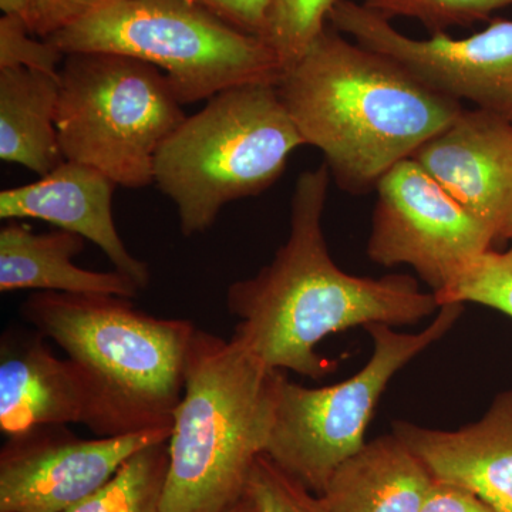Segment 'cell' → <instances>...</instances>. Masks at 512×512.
I'll return each mask as SVG.
<instances>
[{"mask_svg": "<svg viewBox=\"0 0 512 512\" xmlns=\"http://www.w3.org/2000/svg\"><path fill=\"white\" fill-rule=\"evenodd\" d=\"M36 329H8L0 339V431L84 424L87 394L72 360L60 359Z\"/></svg>", "mask_w": 512, "mask_h": 512, "instance_id": "obj_15", "label": "cell"}, {"mask_svg": "<svg viewBox=\"0 0 512 512\" xmlns=\"http://www.w3.org/2000/svg\"><path fill=\"white\" fill-rule=\"evenodd\" d=\"M249 35L264 36L272 0H192Z\"/></svg>", "mask_w": 512, "mask_h": 512, "instance_id": "obj_26", "label": "cell"}, {"mask_svg": "<svg viewBox=\"0 0 512 512\" xmlns=\"http://www.w3.org/2000/svg\"><path fill=\"white\" fill-rule=\"evenodd\" d=\"M284 377L237 340L195 329L168 439L163 512H225L247 494Z\"/></svg>", "mask_w": 512, "mask_h": 512, "instance_id": "obj_4", "label": "cell"}, {"mask_svg": "<svg viewBox=\"0 0 512 512\" xmlns=\"http://www.w3.org/2000/svg\"><path fill=\"white\" fill-rule=\"evenodd\" d=\"M23 20L2 16L0 19V69L25 67L37 72L59 74L64 55L49 40L33 39Z\"/></svg>", "mask_w": 512, "mask_h": 512, "instance_id": "obj_24", "label": "cell"}, {"mask_svg": "<svg viewBox=\"0 0 512 512\" xmlns=\"http://www.w3.org/2000/svg\"><path fill=\"white\" fill-rule=\"evenodd\" d=\"M111 295L37 292L20 306L30 328L55 342L79 370L97 437L173 429L195 326L138 311Z\"/></svg>", "mask_w": 512, "mask_h": 512, "instance_id": "obj_3", "label": "cell"}, {"mask_svg": "<svg viewBox=\"0 0 512 512\" xmlns=\"http://www.w3.org/2000/svg\"><path fill=\"white\" fill-rule=\"evenodd\" d=\"M433 476L396 434L340 464L320 497L330 512H420Z\"/></svg>", "mask_w": 512, "mask_h": 512, "instance_id": "obj_17", "label": "cell"}, {"mask_svg": "<svg viewBox=\"0 0 512 512\" xmlns=\"http://www.w3.org/2000/svg\"><path fill=\"white\" fill-rule=\"evenodd\" d=\"M168 440L141 448L109 483L66 512H163Z\"/></svg>", "mask_w": 512, "mask_h": 512, "instance_id": "obj_19", "label": "cell"}, {"mask_svg": "<svg viewBox=\"0 0 512 512\" xmlns=\"http://www.w3.org/2000/svg\"><path fill=\"white\" fill-rule=\"evenodd\" d=\"M328 23L353 42L375 50L434 92L512 121V20L494 19L474 35L454 39L434 33L413 39L390 20L355 0H336Z\"/></svg>", "mask_w": 512, "mask_h": 512, "instance_id": "obj_10", "label": "cell"}, {"mask_svg": "<svg viewBox=\"0 0 512 512\" xmlns=\"http://www.w3.org/2000/svg\"><path fill=\"white\" fill-rule=\"evenodd\" d=\"M46 40L64 56L116 53L151 64L183 106L244 84H276L284 73L262 37L192 0H110Z\"/></svg>", "mask_w": 512, "mask_h": 512, "instance_id": "obj_6", "label": "cell"}, {"mask_svg": "<svg viewBox=\"0 0 512 512\" xmlns=\"http://www.w3.org/2000/svg\"><path fill=\"white\" fill-rule=\"evenodd\" d=\"M225 512H258V508H256L251 495L247 493L244 495V497L241 498V500L238 501L237 504L232 505V507Z\"/></svg>", "mask_w": 512, "mask_h": 512, "instance_id": "obj_29", "label": "cell"}, {"mask_svg": "<svg viewBox=\"0 0 512 512\" xmlns=\"http://www.w3.org/2000/svg\"><path fill=\"white\" fill-rule=\"evenodd\" d=\"M439 311L419 333L396 332L384 323L366 326L373 342L372 356L362 370L343 382L311 389L284 377L266 456L322 495L340 464L365 446L367 426L387 384L453 328L464 305L446 303Z\"/></svg>", "mask_w": 512, "mask_h": 512, "instance_id": "obj_8", "label": "cell"}, {"mask_svg": "<svg viewBox=\"0 0 512 512\" xmlns=\"http://www.w3.org/2000/svg\"><path fill=\"white\" fill-rule=\"evenodd\" d=\"M173 429L80 439L64 424L6 437L0 448V512H66L96 494L141 448Z\"/></svg>", "mask_w": 512, "mask_h": 512, "instance_id": "obj_11", "label": "cell"}, {"mask_svg": "<svg viewBox=\"0 0 512 512\" xmlns=\"http://www.w3.org/2000/svg\"><path fill=\"white\" fill-rule=\"evenodd\" d=\"M367 255L383 266L409 265L437 293L476 256L493 247V231L464 208L413 157L376 185Z\"/></svg>", "mask_w": 512, "mask_h": 512, "instance_id": "obj_9", "label": "cell"}, {"mask_svg": "<svg viewBox=\"0 0 512 512\" xmlns=\"http://www.w3.org/2000/svg\"><path fill=\"white\" fill-rule=\"evenodd\" d=\"M117 184L90 165L64 160L36 183L0 192V218L49 222L93 242L114 266L141 289L150 284V269L131 255L113 218Z\"/></svg>", "mask_w": 512, "mask_h": 512, "instance_id": "obj_13", "label": "cell"}, {"mask_svg": "<svg viewBox=\"0 0 512 512\" xmlns=\"http://www.w3.org/2000/svg\"><path fill=\"white\" fill-rule=\"evenodd\" d=\"M59 76L64 160L131 190L153 184L158 148L187 117L165 74L134 57L96 52L64 56Z\"/></svg>", "mask_w": 512, "mask_h": 512, "instance_id": "obj_7", "label": "cell"}, {"mask_svg": "<svg viewBox=\"0 0 512 512\" xmlns=\"http://www.w3.org/2000/svg\"><path fill=\"white\" fill-rule=\"evenodd\" d=\"M507 241L511 242V249H512V231L510 232V235H508Z\"/></svg>", "mask_w": 512, "mask_h": 512, "instance_id": "obj_30", "label": "cell"}, {"mask_svg": "<svg viewBox=\"0 0 512 512\" xmlns=\"http://www.w3.org/2000/svg\"><path fill=\"white\" fill-rule=\"evenodd\" d=\"M0 9H2L3 16L23 20L28 25L30 32H32V0H0Z\"/></svg>", "mask_w": 512, "mask_h": 512, "instance_id": "obj_28", "label": "cell"}, {"mask_svg": "<svg viewBox=\"0 0 512 512\" xmlns=\"http://www.w3.org/2000/svg\"><path fill=\"white\" fill-rule=\"evenodd\" d=\"M60 76L0 69V158L43 177L63 163L56 116Z\"/></svg>", "mask_w": 512, "mask_h": 512, "instance_id": "obj_18", "label": "cell"}, {"mask_svg": "<svg viewBox=\"0 0 512 512\" xmlns=\"http://www.w3.org/2000/svg\"><path fill=\"white\" fill-rule=\"evenodd\" d=\"M84 244L86 239L64 229L36 234L18 220L6 222L0 229V292L33 289L126 299L140 295L143 289L120 272L89 271L74 264Z\"/></svg>", "mask_w": 512, "mask_h": 512, "instance_id": "obj_16", "label": "cell"}, {"mask_svg": "<svg viewBox=\"0 0 512 512\" xmlns=\"http://www.w3.org/2000/svg\"><path fill=\"white\" fill-rule=\"evenodd\" d=\"M478 220L507 241L512 231V121L483 109L458 114L413 154Z\"/></svg>", "mask_w": 512, "mask_h": 512, "instance_id": "obj_12", "label": "cell"}, {"mask_svg": "<svg viewBox=\"0 0 512 512\" xmlns=\"http://www.w3.org/2000/svg\"><path fill=\"white\" fill-rule=\"evenodd\" d=\"M434 295L440 306L478 303L512 318V249L498 252L491 248L476 256Z\"/></svg>", "mask_w": 512, "mask_h": 512, "instance_id": "obj_21", "label": "cell"}, {"mask_svg": "<svg viewBox=\"0 0 512 512\" xmlns=\"http://www.w3.org/2000/svg\"><path fill=\"white\" fill-rule=\"evenodd\" d=\"M302 146L276 84L232 87L165 138L153 184L173 202L184 237H194L212 228L231 202L272 187Z\"/></svg>", "mask_w": 512, "mask_h": 512, "instance_id": "obj_5", "label": "cell"}, {"mask_svg": "<svg viewBox=\"0 0 512 512\" xmlns=\"http://www.w3.org/2000/svg\"><path fill=\"white\" fill-rule=\"evenodd\" d=\"M336 0H272L262 39L274 50L282 69L299 62L328 26Z\"/></svg>", "mask_w": 512, "mask_h": 512, "instance_id": "obj_20", "label": "cell"}, {"mask_svg": "<svg viewBox=\"0 0 512 512\" xmlns=\"http://www.w3.org/2000/svg\"><path fill=\"white\" fill-rule=\"evenodd\" d=\"M420 512H497L476 493L453 483L433 478Z\"/></svg>", "mask_w": 512, "mask_h": 512, "instance_id": "obj_27", "label": "cell"}, {"mask_svg": "<svg viewBox=\"0 0 512 512\" xmlns=\"http://www.w3.org/2000/svg\"><path fill=\"white\" fill-rule=\"evenodd\" d=\"M330 177L325 163L299 175L285 244L258 274L227 292L228 311L238 318L232 339L271 369L312 379L335 366L318 353L332 333L373 323L414 325L440 309L434 292L412 276L362 278L335 264L322 228Z\"/></svg>", "mask_w": 512, "mask_h": 512, "instance_id": "obj_1", "label": "cell"}, {"mask_svg": "<svg viewBox=\"0 0 512 512\" xmlns=\"http://www.w3.org/2000/svg\"><path fill=\"white\" fill-rule=\"evenodd\" d=\"M363 8L390 20L416 19L431 35L456 26L488 20L494 12L512 6V0H355Z\"/></svg>", "mask_w": 512, "mask_h": 512, "instance_id": "obj_22", "label": "cell"}, {"mask_svg": "<svg viewBox=\"0 0 512 512\" xmlns=\"http://www.w3.org/2000/svg\"><path fill=\"white\" fill-rule=\"evenodd\" d=\"M110 0H32L35 36L47 39L86 18Z\"/></svg>", "mask_w": 512, "mask_h": 512, "instance_id": "obj_25", "label": "cell"}, {"mask_svg": "<svg viewBox=\"0 0 512 512\" xmlns=\"http://www.w3.org/2000/svg\"><path fill=\"white\" fill-rule=\"evenodd\" d=\"M247 493L258 512H330L320 495L282 470L266 454L259 456L252 467Z\"/></svg>", "mask_w": 512, "mask_h": 512, "instance_id": "obj_23", "label": "cell"}, {"mask_svg": "<svg viewBox=\"0 0 512 512\" xmlns=\"http://www.w3.org/2000/svg\"><path fill=\"white\" fill-rule=\"evenodd\" d=\"M276 90L305 146L322 151L330 175L350 194L376 187L464 110L329 23Z\"/></svg>", "mask_w": 512, "mask_h": 512, "instance_id": "obj_2", "label": "cell"}, {"mask_svg": "<svg viewBox=\"0 0 512 512\" xmlns=\"http://www.w3.org/2000/svg\"><path fill=\"white\" fill-rule=\"evenodd\" d=\"M392 433L434 478L463 485L497 512H512V389L498 394L481 419L461 429L394 421Z\"/></svg>", "mask_w": 512, "mask_h": 512, "instance_id": "obj_14", "label": "cell"}]
</instances>
